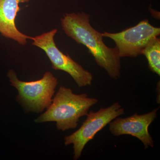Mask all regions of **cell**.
<instances>
[{"instance_id": "6", "label": "cell", "mask_w": 160, "mask_h": 160, "mask_svg": "<svg viewBox=\"0 0 160 160\" xmlns=\"http://www.w3.org/2000/svg\"><path fill=\"white\" fill-rule=\"evenodd\" d=\"M102 36L109 38L115 43L120 58H136L146 48L149 42L160 34V28L152 26L147 19L136 26L118 33L105 32Z\"/></svg>"}, {"instance_id": "4", "label": "cell", "mask_w": 160, "mask_h": 160, "mask_svg": "<svg viewBox=\"0 0 160 160\" xmlns=\"http://www.w3.org/2000/svg\"><path fill=\"white\" fill-rule=\"evenodd\" d=\"M125 109L118 102H115L106 108L97 112L90 111L79 129L65 137L66 146L73 145V160L78 159L85 146L94 138L98 132L116 118L125 114Z\"/></svg>"}, {"instance_id": "9", "label": "cell", "mask_w": 160, "mask_h": 160, "mask_svg": "<svg viewBox=\"0 0 160 160\" xmlns=\"http://www.w3.org/2000/svg\"><path fill=\"white\" fill-rule=\"evenodd\" d=\"M146 56L150 70L160 75V39L156 37L151 40L142 52Z\"/></svg>"}, {"instance_id": "5", "label": "cell", "mask_w": 160, "mask_h": 160, "mask_svg": "<svg viewBox=\"0 0 160 160\" xmlns=\"http://www.w3.org/2000/svg\"><path fill=\"white\" fill-rule=\"evenodd\" d=\"M57 31V29H52L49 32L32 37V45L44 50L54 70L66 72L71 76L80 88L90 86L92 81L91 72L75 62L69 55L63 53L56 46L54 38Z\"/></svg>"}, {"instance_id": "3", "label": "cell", "mask_w": 160, "mask_h": 160, "mask_svg": "<svg viewBox=\"0 0 160 160\" xmlns=\"http://www.w3.org/2000/svg\"><path fill=\"white\" fill-rule=\"evenodd\" d=\"M7 76L12 86L17 89V101L26 112L41 113L50 106L58 84L51 72H46L41 79L32 82L20 81L12 69Z\"/></svg>"}, {"instance_id": "7", "label": "cell", "mask_w": 160, "mask_h": 160, "mask_svg": "<svg viewBox=\"0 0 160 160\" xmlns=\"http://www.w3.org/2000/svg\"><path fill=\"white\" fill-rule=\"evenodd\" d=\"M159 107L143 114L135 113L126 118L118 117L109 123V129L114 136L129 135L142 142L145 149L153 148L154 142L149 134V127L157 116Z\"/></svg>"}, {"instance_id": "8", "label": "cell", "mask_w": 160, "mask_h": 160, "mask_svg": "<svg viewBox=\"0 0 160 160\" xmlns=\"http://www.w3.org/2000/svg\"><path fill=\"white\" fill-rule=\"evenodd\" d=\"M29 0H0V33L4 37L17 41L22 45H26L27 39L31 37L19 31L15 24L16 18L21 10L19 4Z\"/></svg>"}, {"instance_id": "1", "label": "cell", "mask_w": 160, "mask_h": 160, "mask_svg": "<svg viewBox=\"0 0 160 160\" xmlns=\"http://www.w3.org/2000/svg\"><path fill=\"white\" fill-rule=\"evenodd\" d=\"M89 17L84 12L66 13L61 20L63 31L78 44L86 46L98 65L112 78L117 79L121 76V69L117 48L105 45L102 33L90 25Z\"/></svg>"}, {"instance_id": "2", "label": "cell", "mask_w": 160, "mask_h": 160, "mask_svg": "<svg viewBox=\"0 0 160 160\" xmlns=\"http://www.w3.org/2000/svg\"><path fill=\"white\" fill-rule=\"evenodd\" d=\"M98 102L86 93L75 94L69 88L61 86L46 111L35 122H56L58 130L62 131L75 129L80 118L87 115L89 109Z\"/></svg>"}]
</instances>
